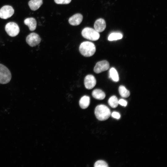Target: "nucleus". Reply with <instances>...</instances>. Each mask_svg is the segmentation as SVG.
<instances>
[{"instance_id": "nucleus-20", "label": "nucleus", "mask_w": 167, "mask_h": 167, "mask_svg": "<svg viewBox=\"0 0 167 167\" xmlns=\"http://www.w3.org/2000/svg\"><path fill=\"white\" fill-rule=\"evenodd\" d=\"M94 166L95 167H107L108 166L105 161L103 160H98L95 163Z\"/></svg>"}, {"instance_id": "nucleus-10", "label": "nucleus", "mask_w": 167, "mask_h": 167, "mask_svg": "<svg viewBox=\"0 0 167 167\" xmlns=\"http://www.w3.org/2000/svg\"><path fill=\"white\" fill-rule=\"evenodd\" d=\"M83 16L82 15L79 13H77L70 17L68 21L69 24L73 26L79 25L82 21Z\"/></svg>"}, {"instance_id": "nucleus-14", "label": "nucleus", "mask_w": 167, "mask_h": 167, "mask_svg": "<svg viewBox=\"0 0 167 167\" xmlns=\"http://www.w3.org/2000/svg\"><path fill=\"white\" fill-rule=\"evenodd\" d=\"M90 103V97L86 95L82 96L80 99L79 102V106L82 109H85L88 108Z\"/></svg>"}, {"instance_id": "nucleus-8", "label": "nucleus", "mask_w": 167, "mask_h": 167, "mask_svg": "<svg viewBox=\"0 0 167 167\" xmlns=\"http://www.w3.org/2000/svg\"><path fill=\"white\" fill-rule=\"evenodd\" d=\"M109 62L106 60H103L97 62L94 68V71L98 74L107 70L109 68Z\"/></svg>"}, {"instance_id": "nucleus-21", "label": "nucleus", "mask_w": 167, "mask_h": 167, "mask_svg": "<svg viewBox=\"0 0 167 167\" xmlns=\"http://www.w3.org/2000/svg\"><path fill=\"white\" fill-rule=\"evenodd\" d=\"M71 0H54L55 2L59 4H69Z\"/></svg>"}, {"instance_id": "nucleus-22", "label": "nucleus", "mask_w": 167, "mask_h": 167, "mask_svg": "<svg viewBox=\"0 0 167 167\" xmlns=\"http://www.w3.org/2000/svg\"><path fill=\"white\" fill-rule=\"evenodd\" d=\"M112 116L114 118L119 119L120 117V115L119 113L117 112H113L111 114Z\"/></svg>"}, {"instance_id": "nucleus-17", "label": "nucleus", "mask_w": 167, "mask_h": 167, "mask_svg": "<svg viewBox=\"0 0 167 167\" xmlns=\"http://www.w3.org/2000/svg\"><path fill=\"white\" fill-rule=\"evenodd\" d=\"M118 91L119 94L123 97L127 98L130 95V91L123 86H120L119 87Z\"/></svg>"}, {"instance_id": "nucleus-18", "label": "nucleus", "mask_w": 167, "mask_h": 167, "mask_svg": "<svg viewBox=\"0 0 167 167\" xmlns=\"http://www.w3.org/2000/svg\"><path fill=\"white\" fill-rule=\"evenodd\" d=\"M108 103L109 105L113 108L117 107L118 105V100L117 97L115 96H111L109 99Z\"/></svg>"}, {"instance_id": "nucleus-13", "label": "nucleus", "mask_w": 167, "mask_h": 167, "mask_svg": "<svg viewBox=\"0 0 167 167\" xmlns=\"http://www.w3.org/2000/svg\"><path fill=\"white\" fill-rule=\"evenodd\" d=\"M42 4V0H30L28 3L30 9L33 11L38 9Z\"/></svg>"}, {"instance_id": "nucleus-11", "label": "nucleus", "mask_w": 167, "mask_h": 167, "mask_svg": "<svg viewBox=\"0 0 167 167\" xmlns=\"http://www.w3.org/2000/svg\"><path fill=\"white\" fill-rule=\"evenodd\" d=\"M106 23L104 19L100 18L97 19L94 24V29L99 32L104 31L106 28Z\"/></svg>"}, {"instance_id": "nucleus-9", "label": "nucleus", "mask_w": 167, "mask_h": 167, "mask_svg": "<svg viewBox=\"0 0 167 167\" xmlns=\"http://www.w3.org/2000/svg\"><path fill=\"white\" fill-rule=\"evenodd\" d=\"M84 85L86 88L91 89L93 88L96 85V80L94 76L92 75H88L85 77Z\"/></svg>"}, {"instance_id": "nucleus-7", "label": "nucleus", "mask_w": 167, "mask_h": 167, "mask_svg": "<svg viewBox=\"0 0 167 167\" xmlns=\"http://www.w3.org/2000/svg\"><path fill=\"white\" fill-rule=\"evenodd\" d=\"M14 10L10 6L5 5L0 9V18L4 19L11 17L14 14Z\"/></svg>"}, {"instance_id": "nucleus-15", "label": "nucleus", "mask_w": 167, "mask_h": 167, "mask_svg": "<svg viewBox=\"0 0 167 167\" xmlns=\"http://www.w3.org/2000/svg\"><path fill=\"white\" fill-rule=\"evenodd\" d=\"M92 95L94 98L99 100H103L105 96L104 92L99 89H96L93 90L92 92Z\"/></svg>"}, {"instance_id": "nucleus-1", "label": "nucleus", "mask_w": 167, "mask_h": 167, "mask_svg": "<svg viewBox=\"0 0 167 167\" xmlns=\"http://www.w3.org/2000/svg\"><path fill=\"white\" fill-rule=\"evenodd\" d=\"M79 50L80 54L85 57H90L94 55L96 50V47L93 43L84 41L79 45Z\"/></svg>"}, {"instance_id": "nucleus-16", "label": "nucleus", "mask_w": 167, "mask_h": 167, "mask_svg": "<svg viewBox=\"0 0 167 167\" xmlns=\"http://www.w3.org/2000/svg\"><path fill=\"white\" fill-rule=\"evenodd\" d=\"M109 77L114 81L118 82L119 80V76L116 70L114 68H111L109 71Z\"/></svg>"}, {"instance_id": "nucleus-5", "label": "nucleus", "mask_w": 167, "mask_h": 167, "mask_svg": "<svg viewBox=\"0 0 167 167\" xmlns=\"http://www.w3.org/2000/svg\"><path fill=\"white\" fill-rule=\"evenodd\" d=\"M5 30L7 34L11 37L16 36L19 32V26L14 22L7 23L5 26Z\"/></svg>"}, {"instance_id": "nucleus-6", "label": "nucleus", "mask_w": 167, "mask_h": 167, "mask_svg": "<svg viewBox=\"0 0 167 167\" xmlns=\"http://www.w3.org/2000/svg\"><path fill=\"white\" fill-rule=\"evenodd\" d=\"M26 40L27 44L30 46L33 47L38 45L41 42V39L38 34L32 32L27 36Z\"/></svg>"}, {"instance_id": "nucleus-2", "label": "nucleus", "mask_w": 167, "mask_h": 167, "mask_svg": "<svg viewBox=\"0 0 167 167\" xmlns=\"http://www.w3.org/2000/svg\"><path fill=\"white\" fill-rule=\"evenodd\" d=\"M94 113L96 118L101 121L107 119L111 114L109 108L104 105H97L95 109Z\"/></svg>"}, {"instance_id": "nucleus-4", "label": "nucleus", "mask_w": 167, "mask_h": 167, "mask_svg": "<svg viewBox=\"0 0 167 167\" xmlns=\"http://www.w3.org/2000/svg\"><path fill=\"white\" fill-rule=\"evenodd\" d=\"M11 78V73L9 69L4 65L0 63V84H7L10 81Z\"/></svg>"}, {"instance_id": "nucleus-12", "label": "nucleus", "mask_w": 167, "mask_h": 167, "mask_svg": "<svg viewBox=\"0 0 167 167\" xmlns=\"http://www.w3.org/2000/svg\"><path fill=\"white\" fill-rule=\"evenodd\" d=\"M24 24L28 26L30 31H33L36 27V21L33 18L31 17L26 19L24 21Z\"/></svg>"}, {"instance_id": "nucleus-19", "label": "nucleus", "mask_w": 167, "mask_h": 167, "mask_svg": "<svg viewBox=\"0 0 167 167\" xmlns=\"http://www.w3.org/2000/svg\"><path fill=\"white\" fill-rule=\"evenodd\" d=\"M122 37V35L121 33L114 32L111 33L109 35L108 40L109 41H113L121 39Z\"/></svg>"}, {"instance_id": "nucleus-3", "label": "nucleus", "mask_w": 167, "mask_h": 167, "mask_svg": "<svg viewBox=\"0 0 167 167\" xmlns=\"http://www.w3.org/2000/svg\"><path fill=\"white\" fill-rule=\"evenodd\" d=\"M81 34L84 38L92 41L97 40L100 37L99 32L89 27L84 28L82 31Z\"/></svg>"}, {"instance_id": "nucleus-23", "label": "nucleus", "mask_w": 167, "mask_h": 167, "mask_svg": "<svg viewBox=\"0 0 167 167\" xmlns=\"http://www.w3.org/2000/svg\"><path fill=\"white\" fill-rule=\"evenodd\" d=\"M118 103L121 105L124 106H126L127 105V101L126 100L122 99H120L118 101Z\"/></svg>"}]
</instances>
